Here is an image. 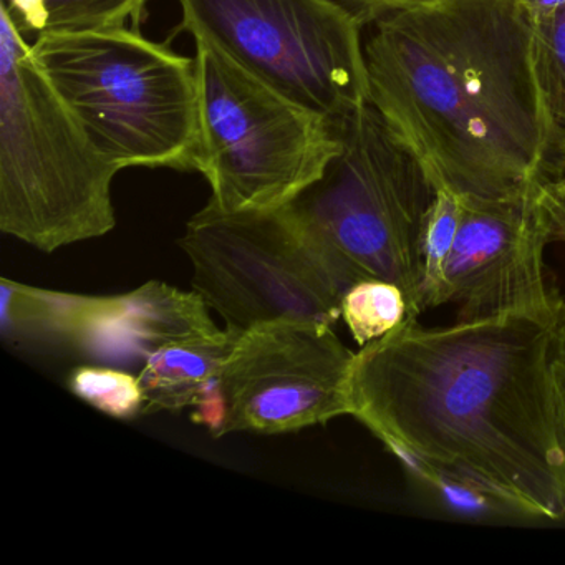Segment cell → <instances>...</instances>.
<instances>
[{
  "mask_svg": "<svg viewBox=\"0 0 565 565\" xmlns=\"http://www.w3.org/2000/svg\"><path fill=\"white\" fill-rule=\"evenodd\" d=\"M555 319L403 323L356 352L352 416L396 459L486 489L524 519L565 518Z\"/></svg>",
  "mask_w": 565,
  "mask_h": 565,
  "instance_id": "6da1fadb",
  "label": "cell"
},
{
  "mask_svg": "<svg viewBox=\"0 0 565 565\" xmlns=\"http://www.w3.org/2000/svg\"><path fill=\"white\" fill-rule=\"evenodd\" d=\"M365 29L370 105L436 190L505 200L548 177L554 137L518 0H439Z\"/></svg>",
  "mask_w": 565,
  "mask_h": 565,
  "instance_id": "7a4b0ae2",
  "label": "cell"
},
{
  "mask_svg": "<svg viewBox=\"0 0 565 565\" xmlns=\"http://www.w3.org/2000/svg\"><path fill=\"white\" fill-rule=\"evenodd\" d=\"M120 168L92 143L0 4V230L41 253L107 236L117 226Z\"/></svg>",
  "mask_w": 565,
  "mask_h": 565,
  "instance_id": "3957f363",
  "label": "cell"
},
{
  "mask_svg": "<svg viewBox=\"0 0 565 565\" xmlns=\"http://www.w3.org/2000/svg\"><path fill=\"white\" fill-rule=\"evenodd\" d=\"M32 54L92 143L115 167L198 171L196 58L127 28L45 31Z\"/></svg>",
  "mask_w": 565,
  "mask_h": 565,
  "instance_id": "277c9868",
  "label": "cell"
},
{
  "mask_svg": "<svg viewBox=\"0 0 565 565\" xmlns=\"http://www.w3.org/2000/svg\"><path fill=\"white\" fill-rule=\"evenodd\" d=\"M335 121L339 153L289 207L349 289L366 279L396 284L415 322L423 313V223L438 190L372 105Z\"/></svg>",
  "mask_w": 565,
  "mask_h": 565,
  "instance_id": "5b68a950",
  "label": "cell"
},
{
  "mask_svg": "<svg viewBox=\"0 0 565 565\" xmlns=\"http://www.w3.org/2000/svg\"><path fill=\"white\" fill-rule=\"evenodd\" d=\"M196 44L201 154L210 203L274 210L316 183L340 151L337 121L290 100L210 42Z\"/></svg>",
  "mask_w": 565,
  "mask_h": 565,
  "instance_id": "8992f818",
  "label": "cell"
},
{
  "mask_svg": "<svg viewBox=\"0 0 565 565\" xmlns=\"http://www.w3.org/2000/svg\"><path fill=\"white\" fill-rule=\"evenodd\" d=\"M180 246L194 292L227 330L277 320L333 327L342 317L349 287L289 204L224 211L207 203L188 221Z\"/></svg>",
  "mask_w": 565,
  "mask_h": 565,
  "instance_id": "52a82bcc",
  "label": "cell"
},
{
  "mask_svg": "<svg viewBox=\"0 0 565 565\" xmlns=\"http://www.w3.org/2000/svg\"><path fill=\"white\" fill-rule=\"evenodd\" d=\"M181 31L302 107L340 120L370 104L365 25L339 0H180Z\"/></svg>",
  "mask_w": 565,
  "mask_h": 565,
  "instance_id": "ba28073f",
  "label": "cell"
},
{
  "mask_svg": "<svg viewBox=\"0 0 565 565\" xmlns=\"http://www.w3.org/2000/svg\"><path fill=\"white\" fill-rule=\"evenodd\" d=\"M352 352L332 327L277 320L243 332L217 385L221 435H280L352 416Z\"/></svg>",
  "mask_w": 565,
  "mask_h": 565,
  "instance_id": "9c48e42d",
  "label": "cell"
},
{
  "mask_svg": "<svg viewBox=\"0 0 565 565\" xmlns=\"http://www.w3.org/2000/svg\"><path fill=\"white\" fill-rule=\"evenodd\" d=\"M461 201L445 286V303H455L456 320L557 316L565 300L545 280L544 249L551 241L535 191Z\"/></svg>",
  "mask_w": 565,
  "mask_h": 565,
  "instance_id": "30bf717a",
  "label": "cell"
},
{
  "mask_svg": "<svg viewBox=\"0 0 565 565\" xmlns=\"http://www.w3.org/2000/svg\"><path fill=\"white\" fill-rule=\"evenodd\" d=\"M221 332L200 294L150 280L127 294L98 296L78 353L98 362L130 365L147 362L164 347Z\"/></svg>",
  "mask_w": 565,
  "mask_h": 565,
  "instance_id": "8fae6325",
  "label": "cell"
},
{
  "mask_svg": "<svg viewBox=\"0 0 565 565\" xmlns=\"http://www.w3.org/2000/svg\"><path fill=\"white\" fill-rule=\"evenodd\" d=\"M97 296L58 292L0 280V333L19 349L78 352L90 326Z\"/></svg>",
  "mask_w": 565,
  "mask_h": 565,
  "instance_id": "7c38bea8",
  "label": "cell"
},
{
  "mask_svg": "<svg viewBox=\"0 0 565 565\" xmlns=\"http://www.w3.org/2000/svg\"><path fill=\"white\" fill-rule=\"evenodd\" d=\"M239 335L226 329L220 335L174 343L153 353L138 373L143 415L196 405L220 376Z\"/></svg>",
  "mask_w": 565,
  "mask_h": 565,
  "instance_id": "4fadbf2b",
  "label": "cell"
},
{
  "mask_svg": "<svg viewBox=\"0 0 565 565\" xmlns=\"http://www.w3.org/2000/svg\"><path fill=\"white\" fill-rule=\"evenodd\" d=\"M406 476L446 514L471 522L524 519L498 495L413 458H398Z\"/></svg>",
  "mask_w": 565,
  "mask_h": 565,
  "instance_id": "5bb4252c",
  "label": "cell"
},
{
  "mask_svg": "<svg viewBox=\"0 0 565 565\" xmlns=\"http://www.w3.org/2000/svg\"><path fill=\"white\" fill-rule=\"evenodd\" d=\"M531 19L535 64L554 137L552 173L565 158V6Z\"/></svg>",
  "mask_w": 565,
  "mask_h": 565,
  "instance_id": "9a60e30c",
  "label": "cell"
},
{
  "mask_svg": "<svg viewBox=\"0 0 565 565\" xmlns=\"http://www.w3.org/2000/svg\"><path fill=\"white\" fill-rule=\"evenodd\" d=\"M342 319L360 347L412 322L405 292L396 284L380 279L360 280L347 290Z\"/></svg>",
  "mask_w": 565,
  "mask_h": 565,
  "instance_id": "2e32d148",
  "label": "cell"
},
{
  "mask_svg": "<svg viewBox=\"0 0 565 565\" xmlns=\"http://www.w3.org/2000/svg\"><path fill=\"white\" fill-rule=\"evenodd\" d=\"M461 207V196L438 190L426 213L422 234L423 312L445 303L446 267L458 236Z\"/></svg>",
  "mask_w": 565,
  "mask_h": 565,
  "instance_id": "e0dca14e",
  "label": "cell"
},
{
  "mask_svg": "<svg viewBox=\"0 0 565 565\" xmlns=\"http://www.w3.org/2000/svg\"><path fill=\"white\" fill-rule=\"evenodd\" d=\"M68 386L74 395L105 415L117 419L143 415V393L138 375L117 366H78L72 372Z\"/></svg>",
  "mask_w": 565,
  "mask_h": 565,
  "instance_id": "ac0fdd59",
  "label": "cell"
},
{
  "mask_svg": "<svg viewBox=\"0 0 565 565\" xmlns=\"http://www.w3.org/2000/svg\"><path fill=\"white\" fill-rule=\"evenodd\" d=\"M148 0H47V31H92V29H135L143 19Z\"/></svg>",
  "mask_w": 565,
  "mask_h": 565,
  "instance_id": "d6986e66",
  "label": "cell"
},
{
  "mask_svg": "<svg viewBox=\"0 0 565 565\" xmlns=\"http://www.w3.org/2000/svg\"><path fill=\"white\" fill-rule=\"evenodd\" d=\"M551 243H565V178H545L535 190Z\"/></svg>",
  "mask_w": 565,
  "mask_h": 565,
  "instance_id": "ffe728a7",
  "label": "cell"
},
{
  "mask_svg": "<svg viewBox=\"0 0 565 565\" xmlns=\"http://www.w3.org/2000/svg\"><path fill=\"white\" fill-rule=\"evenodd\" d=\"M552 382H554L555 405L565 445V302L555 319L554 350H552Z\"/></svg>",
  "mask_w": 565,
  "mask_h": 565,
  "instance_id": "44dd1931",
  "label": "cell"
},
{
  "mask_svg": "<svg viewBox=\"0 0 565 565\" xmlns=\"http://www.w3.org/2000/svg\"><path fill=\"white\" fill-rule=\"evenodd\" d=\"M363 25H370L376 19L406 9L422 8L439 0H339Z\"/></svg>",
  "mask_w": 565,
  "mask_h": 565,
  "instance_id": "7402d4cb",
  "label": "cell"
},
{
  "mask_svg": "<svg viewBox=\"0 0 565 565\" xmlns=\"http://www.w3.org/2000/svg\"><path fill=\"white\" fill-rule=\"evenodd\" d=\"M9 8L19 15L18 21L22 29L38 34L47 31V0H9Z\"/></svg>",
  "mask_w": 565,
  "mask_h": 565,
  "instance_id": "603a6c76",
  "label": "cell"
},
{
  "mask_svg": "<svg viewBox=\"0 0 565 565\" xmlns=\"http://www.w3.org/2000/svg\"><path fill=\"white\" fill-rule=\"evenodd\" d=\"M551 177H562L565 178V158H562L561 161H558L557 164H555L554 170H552V173L548 174L547 178Z\"/></svg>",
  "mask_w": 565,
  "mask_h": 565,
  "instance_id": "cb8c5ba5",
  "label": "cell"
}]
</instances>
